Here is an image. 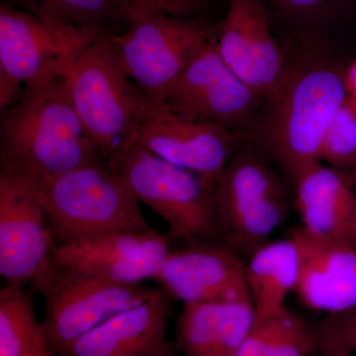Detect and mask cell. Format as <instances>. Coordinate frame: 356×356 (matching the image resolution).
Here are the masks:
<instances>
[{
    "label": "cell",
    "mask_w": 356,
    "mask_h": 356,
    "mask_svg": "<svg viewBox=\"0 0 356 356\" xmlns=\"http://www.w3.org/2000/svg\"><path fill=\"white\" fill-rule=\"evenodd\" d=\"M217 49L227 67L268 106L282 83L287 55L271 34L262 0H229L219 23Z\"/></svg>",
    "instance_id": "cell-14"
},
{
    "label": "cell",
    "mask_w": 356,
    "mask_h": 356,
    "mask_svg": "<svg viewBox=\"0 0 356 356\" xmlns=\"http://www.w3.org/2000/svg\"><path fill=\"white\" fill-rule=\"evenodd\" d=\"M346 241L356 248V197L346 231Z\"/></svg>",
    "instance_id": "cell-29"
},
{
    "label": "cell",
    "mask_w": 356,
    "mask_h": 356,
    "mask_svg": "<svg viewBox=\"0 0 356 356\" xmlns=\"http://www.w3.org/2000/svg\"><path fill=\"white\" fill-rule=\"evenodd\" d=\"M254 317L252 302L185 303L175 325V350L184 356H236Z\"/></svg>",
    "instance_id": "cell-18"
},
{
    "label": "cell",
    "mask_w": 356,
    "mask_h": 356,
    "mask_svg": "<svg viewBox=\"0 0 356 356\" xmlns=\"http://www.w3.org/2000/svg\"><path fill=\"white\" fill-rule=\"evenodd\" d=\"M154 280L182 304L252 302L243 257L217 242L172 248Z\"/></svg>",
    "instance_id": "cell-15"
},
{
    "label": "cell",
    "mask_w": 356,
    "mask_h": 356,
    "mask_svg": "<svg viewBox=\"0 0 356 356\" xmlns=\"http://www.w3.org/2000/svg\"><path fill=\"white\" fill-rule=\"evenodd\" d=\"M32 286L44 300V329L57 356L88 332L144 303L159 290L99 280L53 261Z\"/></svg>",
    "instance_id": "cell-9"
},
{
    "label": "cell",
    "mask_w": 356,
    "mask_h": 356,
    "mask_svg": "<svg viewBox=\"0 0 356 356\" xmlns=\"http://www.w3.org/2000/svg\"><path fill=\"white\" fill-rule=\"evenodd\" d=\"M67 72L26 86L1 114L0 170L51 177L83 166L108 165L74 108Z\"/></svg>",
    "instance_id": "cell-2"
},
{
    "label": "cell",
    "mask_w": 356,
    "mask_h": 356,
    "mask_svg": "<svg viewBox=\"0 0 356 356\" xmlns=\"http://www.w3.org/2000/svg\"><path fill=\"white\" fill-rule=\"evenodd\" d=\"M316 330L318 350L324 356L337 351L356 353V309L327 315Z\"/></svg>",
    "instance_id": "cell-25"
},
{
    "label": "cell",
    "mask_w": 356,
    "mask_h": 356,
    "mask_svg": "<svg viewBox=\"0 0 356 356\" xmlns=\"http://www.w3.org/2000/svg\"><path fill=\"white\" fill-rule=\"evenodd\" d=\"M102 34L47 22L0 4V112L19 99L26 86L42 77L69 72Z\"/></svg>",
    "instance_id": "cell-8"
},
{
    "label": "cell",
    "mask_w": 356,
    "mask_h": 356,
    "mask_svg": "<svg viewBox=\"0 0 356 356\" xmlns=\"http://www.w3.org/2000/svg\"><path fill=\"white\" fill-rule=\"evenodd\" d=\"M329 356H353L351 353H344V351H337V353H332Z\"/></svg>",
    "instance_id": "cell-31"
},
{
    "label": "cell",
    "mask_w": 356,
    "mask_h": 356,
    "mask_svg": "<svg viewBox=\"0 0 356 356\" xmlns=\"http://www.w3.org/2000/svg\"><path fill=\"white\" fill-rule=\"evenodd\" d=\"M34 287L0 290V356H57L37 318Z\"/></svg>",
    "instance_id": "cell-21"
},
{
    "label": "cell",
    "mask_w": 356,
    "mask_h": 356,
    "mask_svg": "<svg viewBox=\"0 0 356 356\" xmlns=\"http://www.w3.org/2000/svg\"><path fill=\"white\" fill-rule=\"evenodd\" d=\"M298 273V252L291 236L268 242L248 257L245 277L255 317L286 306L288 295L296 289Z\"/></svg>",
    "instance_id": "cell-20"
},
{
    "label": "cell",
    "mask_w": 356,
    "mask_h": 356,
    "mask_svg": "<svg viewBox=\"0 0 356 356\" xmlns=\"http://www.w3.org/2000/svg\"><path fill=\"white\" fill-rule=\"evenodd\" d=\"M56 243L31 184L0 170V274L6 284L32 285L51 266Z\"/></svg>",
    "instance_id": "cell-11"
},
{
    "label": "cell",
    "mask_w": 356,
    "mask_h": 356,
    "mask_svg": "<svg viewBox=\"0 0 356 356\" xmlns=\"http://www.w3.org/2000/svg\"><path fill=\"white\" fill-rule=\"evenodd\" d=\"M172 299L159 288L144 303L122 312L70 344L58 356H166Z\"/></svg>",
    "instance_id": "cell-17"
},
{
    "label": "cell",
    "mask_w": 356,
    "mask_h": 356,
    "mask_svg": "<svg viewBox=\"0 0 356 356\" xmlns=\"http://www.w3.org/2000/svg\"><path fill=\"white\" fill-rule=\"evenodd\" d=\"M109 166L140 202L165 220L172 241L219 243L214 189L195 173L137 145Z\"/></svg>",
    "instance_id": "cell-6"
},
{
    "label": "cell",
    "mask_w": 356,
    "mask_h": 356,
    "mask_svg": "<svg viewBox=\"0 0 356 356\" xmlns=\"http://www.w3.org/2000/svg\"><path fill=\"white\" fill-rule=\"evenodd\" d=\"M1 3L47 22L102 35L123 32L129 24L128 14L114 0H1Z\"/></svg>",
    "instance_id": "cell-23"
},
{
    "label": "cell",
    "mask_w": 356,
    "mask_h": 356,
    "mask_svg": "<svg viewBox=\"0 0 356 356\" xmlns=\"http://www.w3.org/2000/svg\"><path fill=\"white\" fill-rule=\"evenodd\" d=\"M133 18L154 14H166L178 17H195L201 0H114Z\"/></svg>",
    "instance_id": "cell-27"
},
{
    "label": "cell",
    "mask_w": 356,
    "mask_h": 356,
    "mask_svg": "<svg viewBox=\"0 0 356 356\" xmlns=\"http://www.w3.org/2000/svg\"><path fill=\"white\" fill-rule=\"evenodd\" d=\"M218 33L219 24L196 17L154 14L133 18L110 42L124 72L159 106L166 89Z\"/></svg>",
    "instance_id": "cell-7"
},
{
    "label": "cell",
    "mask_w": 356,
    "mask_h": 356,
    "mask_svg": "<svg viewBox=\"0 0 356 356\" xmlns=\"http://www.w3.org/2000/svg\"><path fill=\"white\" fill-rule=\"evenodd\" d=\"M287 15L303 22H322L336 17L346 10L351 0H271Z\"/></svg>",
    "instance_id": "cell-26"
},
{
    "label": "cell",
    "mask_w": 356,
    "mask_h": 356,
    "mask_svg": "<svg viewBox=\"0 0 356 356\" xmlns=\"http://www.w3.org/2000/svg\"><path fill=\"white\" fill-rule=\"evenodd\" d=\"M294 205L302 227L318 235L346 240L356 197L348 177L318 163L294 181Z\"/></svg>",
    "instance_id": "cell-19"
},
{
    "label": "cell",
    "mask_w": 356,
    "mask_h": 356,
    "mask_svg": "<svg viewBox=\"0 0 356 356\" xmlns=\"http://www.w3.org/2000/svg\"><path fill=\"white\" fill-rule=\"evenodd\" d=\"M166 356H177V355H175V351H172V353H170V355H166Z\"/></svg>",
    "instance_id": "cell-32"
},
{
    "label": "cell",
    "mask_w": 356,
    "mask_h": 356,
    "mask_svg": "<svg viewBox=\"0 0 356 356\" xmlns=\"http://www.w3.org/2000/svg\"><path fill=\"white\" fill-rule=\"evenodd\" d=\"M67 79L84 128L111 165L135 145L140 129L159 105L122 69L110 35H102L81 54Z\"/></svg>",
    "instance_id": "cell-3"
},
{
    "label": "cell",
    "mask_w": 356,
    "mask_h": 356,
    "mask_svg": "<svg viewBox=\"0 0 356 356\" xmlns=\"http://www.w3.org/2000/svg\"><path fill=\"white\" fill-rule=\"evenodd\" d=\"M346 81L348 97L356 103V60H353L351 64H348Z\"/></svg>",
    "instance_id": "cell-28"
},
{
    "label": "cell",
    "mask_w": 356,
    "mask_h": 356,
    "mask_svg": "<svg viewBox=\"0 0 356 356\" xmlns=\"http://www.w3.org/2000/svg\"><path fill=\"white\" fill-rule=\"evenodd\" d=\"M291 238L299 257L296 293L313 311L332 315L356 309V248L343 238L318 235L303 227Z\"/></svg>",
    "instance_id": "cell-16"
},
{
    "label": "cell",
    "mask_w": 356,
    "mask_h": 356,
    "mask_svg": "<svg viewBox=\"0 0 356 356\" xmlns=\"http://www.w3.org/2000/svg\"><path fill=\"white\" fill-rule=\"evenodd\" d=\"M217 39L166 89L161 104L240 136L257 128L266 102L227 67L218 51Z\"/></svg>",
    "instance_id": "cell-10"
},
{
    "label": "cell",
    "mask_w": 356,
    "mask_h": 356,
    "mask_svg": "<svg viewBox=\"0 0 356 356\" xmlns=\"http://www.w3.org/2000/svg\"><path fill=\"white\" fill-rule=\"evenodd\" d=\"M241 136L161 104L140 129L135 145L195 173L214 189Z\"/></svg>",
    "instance_id": "cell-13"
},
{
    "label": "cell",
    "mask_w": 356,
    "mask_h": 356,
    "mask_svg": "<svg viewBox=\"0 0 356 356\" xmlns=\"http://www.w3.org/2000/svg\"><path fill=\"white\" fill-rule=\"evenodd\" d=\"M318 350L317 330L291 309L254 317L236 356H310Z\"/></svg>",
    "instance_id": "cell-22"
},
{
    "label": "cell",
    "mask_w": 356,
    "mask_h": 356,
    "mask_svg": "<svg viewBox=\"0 0 356 356\" xmlns=\"http://www.w3.org/2000/svg\"><path fill=\"white\" fill-rule=\"evenodd\" d=\"M219 243L243 257L269 242L289 210L286 188L266 156L240 147L214 187Z\"/></svg>",
    "instance_id": "cell-5"
},
{
    "label": "cell",
    "mask_w": 356,
    "mask_h": 356,
    "mask_svg": "<svg viewBox=\"0 0 356 356\" xmlns=\"http://www.w3.org/2000/svg\"><path fill=\"white\" fill-rule=\"evenodd\" d=\"M320 159L321 163L344 175L356 170V103L350 97L325 133Z\"/></svg>",
    "instance_id": "cell-24"
},
{
    "label": "cell",
    "mask_w": 356,
    "mask_h": 356,
    "mask_svg": "<svg viewBox=\"0 0 356 356\" xmlns=\"http://www.w3.org/2000/svg\"><path fill=\"white\" fill-rule=\"evenodd\" d=\"M348 67L327 49L312 47L287 56L280 90L257 129L267 153L292 182L321 163L325 133L348 97Z\"/></svg>",
    "instance_id": "cell-1"
},
{
    "label": "cell",
    "mask_w": 356,
    "mask_h": 356,
    "mask_svg": "<svg viewBox=\"0 0 356 356\" xmlns=\"http://www.w3.org/2000/svg\"><path fill=\"white\" fill-rule=\"evenodd\" d=\"M172 238L151 228L116 231L58 243L51 261L58 266L119 284L154 280L172 250Z\"/></svg>",
    "instance_id": "cell-12"
},
{
    "label": "cell",
    "mask_w": 356,
    "mask_h": 356,
    "mask_svg": "<svg viewBox=\"0 0 356 356\" xmlns=\"http://www.w3.org/2000/svg\"><path fill=\"white\" fill-rule=\"evenodd\" d=\"M346 177H348V181H350V184L351 186L353 187V188H356V170L355 172H353L350 173V175H346Z\"/></svg>",
    "instance_id": "cell-30"
},
{
    "label": "cell",
    "mask_w": 356,
    "mask_h": 356,
    "mask_svg": "<svg viewBox=\"0 0 356 356\" xmlns=\"http://www.w3.org/2000/svg\"><path fill=\"white\" fill-rule=\"evenodd\" d=\"M21 177L38 196L56 245L111 232L152 228L140 201L108 165L83 166L51 177Z\"/></svg>",
    "instance_id": "cell-4"
}]
</instances>
